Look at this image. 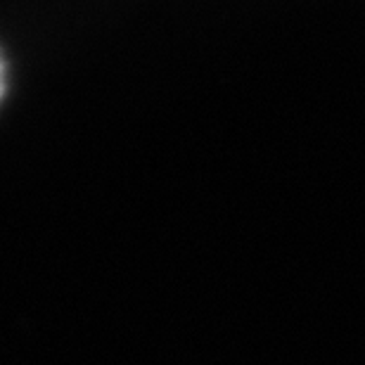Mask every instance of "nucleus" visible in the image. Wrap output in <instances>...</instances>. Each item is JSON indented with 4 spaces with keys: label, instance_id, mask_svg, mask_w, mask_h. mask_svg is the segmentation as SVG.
Returning <instances> with one entry per match:
<instances>
[{
    "label": "nucleus",
    "instance_id": "f257e3e1",
    "mask_svg": "<svg viewBox=\"0 0 365 365\" xmlns=\"http://www.w3.org/2000/svg\"><path fill=\"white\" fill-rule=\"evenodd\" d=\"M5 91H7V64L3 53H0V100L5 98Z\"/></svg>",
    "mask_w": 365,
    "mask_h": 365
}]
</instances>
